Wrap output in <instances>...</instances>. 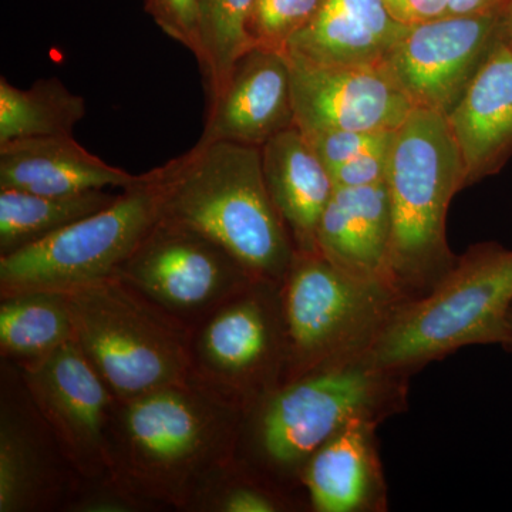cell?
I'll list each match as a JSON object with an SVG mask.
<instances>
[{
	"instance_id": "obj_1",
	"label": "cell",
	"mask_w": 512,
	"mask_h": 512,
	"mask_svg": "<svg viewBox=\"0 0 512 512\" xmlns=\"http://www.w3.org/2000/svg\"><path fill=\"white\" fill-rule=\"evenodd\" d=\"M248 416L241 404L197 377L117 400L109 478L150 507L190 510L202 483L234 460Z\"/></svg>"
},
{
	"instance_id": "obj_2",
	"label": "cell",
	"mask_w": 512,
	"mask_h": 512,
	"mask_svg": "<svg viewBox=\"0 0 512 512\" xmlns=\"http://www.w3.org/2000/svg\"><path fill=\"white\" fill-rule=\"evenodd\" d=\"M147 175L160 220L217 242L255 281L282 284L296 248L266 187L262 147L200 140Z\"/></svg>"
},
{
	"instance_id": "obj_3",
	"label": "cell",
	"mask_w": 512,
	"mask_h": 512,
	"mask_svg": "<svg viewBox=\"0 0 512 512\" xmlns=\"http://www.w3.org/2000/svg\"><path fill=\"white\" fill-rule=\"evenodd\" d=\"M384 183L392 210L386 281L404 301H414L457 259L448 247L447 212L467 177L444 114L414 109L393 131Z\"/></svg>"
},
{
	"instance_id": "obj_4",
	"label": "cell",
	"mask_w": 512,
	"mask_h": 512,
	"mask_svg": "<svg viewBox=\"0 0 512 512\" xmlns=\"http://www.w3.org/2000/svg\"><path fill=\"white\" fill-rule=\"evenodd\" d=\"M511 311L512 249L473 245L427 295L400 305L363 357L410 376L467 346L512 350Z\"/></svg>"
},
{
	"instance_id": "obj_5",
	"label": "cell",
	"mask_w": 512,
	"mask_h": 512,
	"mask_svg": "<svg viewBox=\"0 0 512 512\" xmlns=\"http://www.w3.org/2000/svg\"><path fill=\"white\" fill-rule=\"evenodd\" d=\"M74 339L119 402L194 377L195 328L117 276L67 292Z\"/></svg>"
},
{
	"instance_id": "obj_6",
	"label": "cell",
	"mask_w": 512,
	"mask_h": 512,
	"mask_svg": "<svg viewBox=\"0 0 512 512\" xmlns=\"http://www.w3.org/2000/svg\"><path fill=\"white\" fill-rule=\"evenodd\" d=\"M279 292L286 332L282 386L365 355L406 302L386 282L349 274L319 252H296Z\"/></svg>"
},
{
	"instance_id": "obj_7",
	"label": "cell",
	"mask_w": 512,
	"mask_h": 512,
	"mask_svg": "<svg viewBox=\"0 0 512 512\" xmlns=\"http://www.w3.org/2000/svg\"><path fill=\"white\" fill-rule=\"evenodd\" d=\"M407 384L409 375L380 369L363 356L318 370L256 407V444L269 466L301 473L308 458L352 421L380 424L402 413Z\"/></svg>"
},
{
	"instance_id": "obj_8",
	"label": "cell",
	"mask_w": 512,
	"mask_h": 512,
	"mask_svg": "<svg viewBox=\"0 0 512 512\" xmlns=\"http://www.w3.org/2000/svg\"><path fill=\"white\" fill-rule=\"evenodd\" d=\"M158 220L156 190L147 173L140 174L104 210L0 256V295L67 293L116 276Z\"/></svg>"
},
{
	"instance_id": "obj_9",
	"label": "cell",
	"mask_w": 512,
	"mask_h": 512,
	"mask_svg": "<svg viewBox=\"0 0 512 512\" xmlns=\"http://www.w3.org/2000/svg\"><path fill=\"white\" fill-rule=\"evenodd\" d=\"M279 286L254 282L198 323L194 377L249 414L284 383L286 332Z\"/></svg>"
},
{
	"instance_id": "obj_10",
	"label": "cell",
	"mask_w": 512,
	"mask_h": 512,
	"mask_svg": "<svg viewBox=\"0 0 512 512\" xmlns=\"http://www.w3.org/2000/svg\"><path fill=\"white\" fill-rule=\"evenodd\" d=\"M116 276L192 328L258 282L217 242L164 220L147 232Z\"/></svg>"
},
{
	"instance_id": "obj_11",
	"label": "cell",
	"mask_w": 512,
	"mask_h": 512,
	"mask_svg": "<svg viewBox=\"0 0 512 512\" xmlns=\"http://www.w3.org/2000/svg\"><path fill=\"white\" fill-rule=\"evenodd\" d=\"M33 409L77 476L109 478V430L117 399L76 339L19 363Z\"/></svg>"
},
{
	"instance_id": "obj_12",
	"label": "cell",
	"mask_w": 512,
	"mask_h": 512,
	"mask_svg": "<svg viewBox=\"0 0 512 512\" xmlns=\"http://www.w3.org/2000/svg\"><path fill=\"white\" fill-rule=\"evenodd\" d=\"M504 9L407 26L384 64L416 109H454L503 32Z\"/></svg>"
},
{
	"instance_id": "obj_13",
	"label": "cell",
	"mask_w": 512,
	"mask_h": 512,
	"mask_svg": "<svg viewBox=\"0 0 512 512\" xmlns=\"http://www.w3.org/2000/svg\"><path fill=\"white\" fill-rule=\"evenodd\" d=\"M295 126L303 134L394 131L416 107L386 64H325L286 53Z\"/></svg>"
},
{
	"instance_id": "obj_14",
	"label": "cell",
	"mask_w": 512,
	"mask_h": 512,
	"mask_svg": "<svg viewBox=\"0 0 512 512\" xmlns=\"http://www.w3.org/2000/svg\"><path fill=\"white\" fill-rule=\"evenodd\" d=\"M292 126L295 114L288 57L255 46L235 64L224 89L210 99L200 140L262 147Z\"/></svg>"
},
{
	"instance_id": "obj_15",
	"label": "cell",
	"mask_w": 512,
	"mask_h": 512,
	"mask_svg": "<svg viewBox=\"0 0 512 512\" xmlns=\"http://www.w3.org/2000/svg\"><path fill=\"white\" fill-rule=\"evenodd\" d=\"M446 119L466 167L467 187L512 154V49L504 29Z\"/></svg>"
},
{
	"instance_id": "obj_16",
	"label": "cell",
	"mask_w": 512,
	"mask_h": 512,
	"mask_svg": "<svg viewBox=\"0 0 512 512\" xmlns=\"http://www.w3.org/2000/svg\"><path fill=\"white\" fill-rule=\"evenodd\" d=\"M372 421L355 420L330 437L301 470L313 510L382 511L386 488Z\"/></svg>"
},
{
	"instance_id": "obj_17",
	"label": "cell",
	"mask_w": 512,
	"mask_h": 512,
	"mask_svg": "<svg viewBox=\"0 0 512 512\" xmlns=\"http://www.w3.org/2000/svg\"><path fill=\"white\" fill-rule=\"evenodd\" d=\"M140 175L113 167L73 136L20 138L0 144V188L43 195H73L123 188Z\"/></svg>"
},
{
	"instance_id": "obj_18",
	"label": "cell",
	"mask_w": 512,
	"mask_h": 512,
	"mask_svg": "<svg viewBox=\"0 0 512 512\" xmlns=\"http://www.w3.org/2000/svg\"><path fill=\"white\" fill-rule=\"evenodd\" d=\"M392 210L386 183L335 188L318 228V252L349 274L386 281Z\"/></svg>"
},
{
	"instance_id": "obj_19",
	"label": "cell",
	"mask_w": 512,
	"mask_h": 512,
	"mask_svg": "<svg viewBox=\"0 0 512 512\" xmlns=\"http://www.w3.org/2000/svg\"><path fill=\"white\" fill-rule=\"evenodd\" d=\"M262 165L266 187L296 252H318L320 220L335 191L328 168L296 126L262 146Z\"/></svg>"
},
{
	"instance_id": "obj_20",
	"label": "cell",
	"mask_w": 512,
	"mask_h": 512,
	"mask_svg": "<svg viewBox=\"0 0 512 512\" xmlns=\"http://www.w3.org/2000/svg\"><path fill=\"white\" fill-rule=\"evenodd\" d=\"M406 28L383 0H323L318 15L286 53L316 63L380 64Z\"/></svg>"
},
{
	"instance_id": "obj_21",
	"label": "cell",
	"mask_w": 512,
	"mask_h": 512,
	"mask_svg": "<svg viewBox=\"0 0 512 512\" xmlns=\"http://www.w3.org/2000/svg\"><path fill=\"white\" fill-rule=\"evenodd\" d=\"M63 485L47 461L45 446L30 421L6 403L0 420V512L45 510L59 501Z\"/></svg>"
},
{
	"instance_id": "obj_22",
	"label": "cell",
	"mask_w": 512,
	"mask_h": 512,
	"mask_svg": "<svg viewBox=\"0 0 512 512\" xmlns=\"http://www.w3.org/2000/svg\"><path fill=\"white\" fill-rule=\"evenodd\" d=\"M116 198L104 190L43 195L0 188V256L36 244L67 225L104 210Z\"/></svg>"
},
{
	"instance_id": "obj_23",
	"label": "cell",
	"mask_w": 512,
	"mask_h": 512,
	"mask_svg": "<svg viewBox=\"0 0 512 512\" xmlns=\"http://www.w3.org/2000/svg\"><path fill=\"white\" fill-rule=\"evenodd\" d=\"M74 339L66 293L26 292L0 303V350L23 363L49 355Z\"/></svg>"
},
{
	"instance_id": "obj_24",
	"label": "cell",
	"mask_w": 512,
	"mask_h": 512,
	"mask_svg": "<svg viewBox=\"0 0 512 512\" xmlns=\"http://www.w3.org/2000/svg\"><path fill=\"white\" fill-rule=\"evenodd\" d=\"M86 116V101L59 79H43L28 90L0 79V144L20 138L73 136Z\"/></svg>"
},
{
	"instance_id": "obj_25",
	"label": "cell",
	"mask_w": 512,
	"mask_h": 512,
	"mask_svg": "<svg viewBox=\"0 0 512 512\" xmlns=\"http://www.w3.org/2000/svg\"><path fill=\"white\" fill-rule=\"evenodd\" d=\"M255 0H200V64L208 99L224 89L232 69L255 47L251 22Z\"/></svg>"
},
{
	"instance_id": "obj_26",
	"label": "cell",
	"mask_w": 512,
	"mask_h": 512,
	"mask_svg": "<svg viewBox=\"0 0 512 512\" xmlns=\"http://www.w3.org/2000/svg\"><path fill=\"white\" fill-rule=\"evenodd\" d=\"M191 507L214 512H282L291 510L288 498L265 484L237 460L215 470L202 483ZM190 507V510H191Z\"/></svg>"
},
{
	"instance_id": "obj_27",
	"label": "cell",
	"mask_w": 512,
	"mask_h": 512,
	"mask_svg": "<svg viewBox=\"0 0 512 512\" xmlns=\"http://www.w3.org/2000/svg\"><path fill=\"white\" fill-rule=\"evenodd\" d=\"M322 5L323 0H255L251 22L255 45L286 53Z\"/></svg>"
},
{
	"instance_id": "obj_28",
	"label": "cell",
	"mask_w": 512,
	"mask_h": 512,
	"mask_svg": "<svg viewBox=\"0 0 512 512\" xmlns=\"http://www.w3.org/2000/svg\"><path fill=\"white\" fill-rule=\"evenodd\" d=\"M303 136L308 138L320 161L330 171L355 160L362 154L386 146L392 141L393 131L369 133V131L330 130L303 134Z\"/></svg>"
},
{
	"instance_id": "obj_29",
	"label": "cell",
	"mask_w": 512,
	"mask_h": 512,
	"mask_svg": "<svg viewBox=\"0 0 512 512\" xmlns=\"http://www.w3.org/2000/svg\"><path fill=\"white\" fill-rule=\"evenodd\" d=\"M148 15L165 35L195 57L200 53V0H146Z\"/></svg>"
},
{
	"instance_id": "obj_30",
	"label": "cell",
	"mask_w": 512,
	"mask_h": 512,
	"mask_svg": "<svg viewBox=\"0 0 512 512\" xmlns=\"http://www.w3.org/2000/svg\"><path fill=\"white\" fill-rule=\"evenodd\" d=\"M93 487L73 495L66 505L67 511L74 512H136L150 507L126 493L123 488L113 483L110 478L92 481Z\"/></svg>"
},
{
	"instance_id": "obj_31",
	"label": "cell",
	"mask_w": 512,
	"mask_h": 512,
	"mask_svg": "<svg viewBox=\"0 0 512 512\" xmlns=\"http://www.w3.org/2000/svg\"><path fill=\"white\" fill-rule=\"evenodd\" d=\"M390 143L330 170V178L335 188L366 187L384 183Z\"/></svg>"
},
{
	"instance_id": "obj_32",
	"label": "cell",
	"mask_w": 512,
	"mask_h": 512,
	"mask_svg": "<svg viewBox=\"0 0 512 512\" xmlns=\"http://www.w3.org/2000/svg\"><path fill=\"white\" fill-rule=\"evenodd\" d=\"M393 18L406 26L446 16L450 0H383Z\"/></svg>"
},
{
	"instance_id": "obj_33",
	"label": "cell",
	"mask_w": 512,
	"mask_h": 512,
	"mask_svg": "<svg viewBox=\"0 0 512 512\" xmlns=\"http://www.w3.org/2000/svg\"><path fill=\"white\" fill-rule=\"evenodd\" d=\"M508 0H450L447 15L468 16L505 8Z\"/></svg>"
},
{
	"instance_id": "obj_34",
	"label": "cell",
	"mask_w": 512,
	"mask_h": 512,
	"mask_svg": "<svg viewBox=\"0 0 512 512\" xmlns=\"http://www.w3.org/2000/svg\"><path fill=\"white\" fill-rule=\"evenodd\" d=\"M504 33L505 39L512 49V0H508L504 9Z\"/></svg>"
},
{
	"instance_id": "obj_35",
	"label": "cell",
	"mask_w": 512,
	"mask_h": 512,
	"mask_svg": "<svg viewBox=\"0 0 512 512\" xmlns=\"http://www.w3.org/2000/svg\"><path fill=\"white\" fill-rule=\"evenodd\" d=\"M510 329H511V336H512V311L510 313Z\"/></svg>"
}]
</instances>
